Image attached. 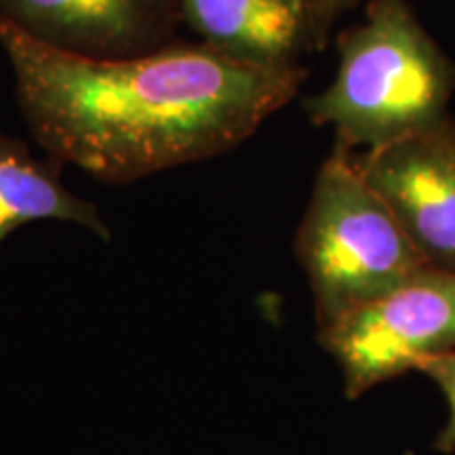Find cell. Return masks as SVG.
Returning <instances> with one entry per match:
<instances>
[{"label": "cell", "mask_w": 455, "mask_h": 455, "mask_svg": "<svg viewBox=\"0 0 455 455\" xmlns=\"http://www.w3.org/2000/svg\"><path fill=\"white\" fill-rule=\"evenodd\" d=\"M0 47L34 140L57 163L110 184L224 155L306 78L301 64H244L201 41L93 60L44 47L3 20Z\"/></svg>", "instance_id": "6da1fadb"}, {"label": "cell", "mask_w": 455, "mask_h": 455, "mask_svg": "<svg viewBox=\"0 0 455 455\" xmlns=\"http://www.w3.org/2000/svg\"><path fill=\"white\" fill-rule=\"evenodd\" d=\"M338 51L333 83L304 101L316 127L333 129L335 146L373 152L449 116L455 66L405 0H369Z\"/></svg>", "instance_id": "7a4b0ae2"}, {"label": "cell", "mask_w": 455, "mask_h": 455, "mask_svg": "<svg viewBox=\"0 0 455 455\" xmlns=\"http://www.w3.org/2000/svg\"><path fill=\"white\" fill-rule=\"evenodd\" d=\"M295 253L308 276L318 329L373 304L428 266L363 180L352 152L339 146L318 169Z\"/></svg>", "instance_id": "3957f363"}, {"label": "cell", "mask_w": 455, "mask_h": 455, "mask_svg": "<svg viewBox=\"0 0 455 455\" xmlns=\"http://www.w3.org/2000/svg\"><path fill=\"white\" fill-rule=\"evenodd\" d=\"M318 341L339 365L348 398L418 371L455 350V275L426 266L395 291L318 329Z\"/></svg>", "instance_id": "277c9868"}, {"label": "cell", "mask_w": 455, "mask_h": 455, "mask_svg": "<svg viewBox=\"0 0 455 455\" xmlns=\"http://www.w3.org/2000/svg\"><path fill=\"white\" fill-rule=\"evenodd\" d=\"M430 268L455 275V121L373 152H352Z\"/></svg>", "instance_id": "5b68a950"}, {"label": "cell", "mask_w": 455, "mask_h": 455, "mask_svg": "<svg viewBox=\"0 0 455 455\" xmlns=\"http://www.w3.org/2000/svg\"><path fill=\"white\" fill-rule=\"evenodd\" d=\"M0 20L61 53L121 60L173 43L181 9L180 0H0Z\"/></svg>", "instance_id": "8992f818"}, {"label": "cell", "mask_w": 455, "mask_h": 455, "mask_svg": "<svg viewBox=\"0 0 455 455\" xmlns=\"http://www.w3.org/2000/svg\"><path fill=\"white\" fill-rule=\"evenodd\" d=\"M203 44L253 66H299L310 51L306 0H180Z\"/></svg>", "instance_id": "52a82bcc"}, {"label": "cell", "mask_w": 455, "mask_h": 455, "mask_svg": "<svg viewBox=\"0 0 455 455\" xmlns=\"http://www.w3.org/2000/svg\"><path fill=\"white\" fill-rule=\"evenodd\" d=\"M66 221L110 241V226L93 203L61 184V163L38 161L24 141L0 133V244L32 221Z\"/></svg>", "instance_id": "ba28073f"}, {"label": "cell", "mask_w": 455, "mask_h": 455, "mask_svg": "<svg viewBox=\"0 0 455 455\" xmlns=\"http://www.w3.org/2000/svg\"><path fill=\"white\" fill-rule=\"evenodd\" d=\"M419 373L428 375V378L439 386L443 395H445L449 418L447 424L443 426L435 439V449L439 453H453L455 451V350L447 352V355L428 358L418 369Z\"/></svg>", "instance_id": "9c48e42d"}, {"label": "cell", "mask_w": 455, "mask_h": 455, "mask_svg": "<svg viewBox=\"0 0 455 455\" xmlns=\"http://www.w3.org/2000/svg\"><path fill=\"white\" fill-rule=\"evenodd\" d=\"M361 3H369V0H306L310 51L325 47L338 20Z\"/></svg>", "instance_id": "30bf717a"}]
</instances>
